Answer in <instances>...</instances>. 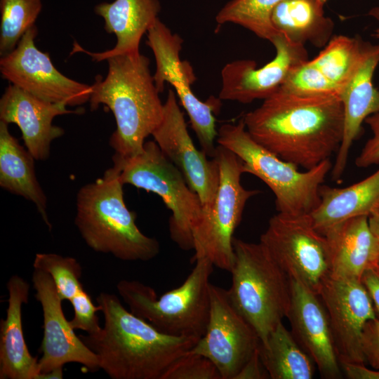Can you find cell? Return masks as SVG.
<instances>
[{"mask_svg": "<svg viewBox=\"0 0 379 379\" xmlns=\"http://www.w3.org/2000/svg\"><path fill=\"white\" fill-rule=\"evenodd\" d=\"M41 8V0L0 1L1 56L14 50L25 33L35 25Z\"/></svg>", "mask_w": 379, "mask_h": 379, "instance_id": "f546056e", "label": "cell"}, {"mask_svg": "<svg viewBox=\"0 0 379 379\" xmlns=\"http://www.w3.org/2000/svg\"><path fill=\"white\" fill-rule=\"evenodd\" d=\"M364 122L370 128L372 136L356 158L355 164L359 168L379 164V112L369 116Z\"/></svg>", "mask_w": 379, "mask_h": 379, "instance_id": "e575fe53", "label": "cell"}, {"mask_svg": "<svg viewBox=\"0 0 379 379\" xmlns=\"http://www.w3.org/2000/svg\"><path fill=\"white\" fill-rule=\"evenodd\" d=\"M279 88L300 95L339 96L338 88L310 60L293 68Z\"/></svg>", "mask_w": 379, "mask_h": 379, "instance_id": "1f68e13d", "label": "cell"}, {"mask_svg": "<svg viewBox=\"0 0 379 379\" xmlns=\"http://www.w3.org/2000/svg\"><path fill=\"white\" fill-rule=\"evenodd\" d=\"M37 27L29 28L11 53L1 56L0 72L10 84L34 96L67 106L90 100L91 86L68 78L58 70L49 54L35 45Z\"/></svg>", "mask_w": 379, "mask_h": 379, "instance_id": "7c38bea8", "label": "cell"}, {"mask_svg": "<svg viewBox=\"0 0 379 379\" xmlns=\"http://www.w3.org/2000/svg\"><path fill=\"white\" fill-rule=\"evenodd\" d=\"M64 103L41 100L10 84L0 99V119L15 124L22 132L27 149L36 160H46L51 144L64 134V130L53 124L54 118L65 114H81L84 109H67Z\"/></svg>", "mask_w": 379, "mask_h": 379, "instance_id": "ffe728a7", "label": "cell"}, {"mask_svg": "<svg viewBox=\"0 0 379 379\" xmlns=\"http://www.w3.org/2000/svg\"><path fill=\"white\" fill-rule=\"evenodd\" d=\"M233 247L235 259L228 295L262 343L287 316L290 279L260 242L234 237Z\"/></svg>", "mask_w": 379, "mask_h": 379, "instance_id": "8992f818", "label": "cell"}, {"mask_svg": "<svg viewBox=\"0 0 379 379\" xmlns=\"http://www.w3.org/2000/svg\"><path fill=\"white\" fill-rule=\"evenodd\" d=\"M194 262L185 281L160 297L153 288L136 280L119 281L118 293L132 313L160 332L199 339L208 321L213 265L206 258Z\"/></svg>", "mask_w": 379, "mask_h": 379, "instance_id": "52a82bcc", "label": "cell"}, {"mask_svg": "<svg viewBox=\"0 0 379 379\" xmlns=\"http://www.w3.org/2000/svg\"><path fill=\"white\" fill-rule=\"evenodd\" d=\"M373 36L379 39V27H378L374 32H373Z\"/></svg>", "mask_w": 379, "mask_h": 379, "instance_id": "b9f144b4", "label": "cell"}, {"mask_svg": "<svg viewBox=\"0 0 379 379\" xmlns=\"http://www.w3.org/2000/svg\"><path fill=\"white\" fill-rule=\"evenodd\" d=\"M123 185H131L159 196L171 210L169 232L182 250L193 249L192 232L200 221L203 206L180 170L164 154L155 141L145 142L139 154L113 157Z\"/></svg>", "mask_w": 379, "mask_h": 379, "instance_id": "ba28073f", "label": "cell"}, {"mask_svg": "<svg viewBox=\"0 0 379 379\" xmlns=\"http://www.w3.org/2000/svg\"><path fill=\"white\" fill-rule=\"evenodd\" d=\"M290 281L291 303L286 318L291 333L312 358L322 378H341L343 373L321 299L298 281Z\"/></svg>", "mask_w": 379, "mask_h": 379, "instance_id": "ac0fdd59", "label": "cell"}, {"mask_svg": "<svg viewBox=\"0 0 379 379\" xmlns=\"http://www.w3.org/2000/svg\"><path fill=\"white\" fill-rule=\"evenodd\" d=\"M368 15L379 21V6L371 8Z\"/></svg>", "mask_w": 379, "mask_h": 379, "instance_id": "60d3db41", "label": "cell"}, {"mask_svg": "<svg viewBox=\"0 0 379 379\" xmlns=\"http://www.w3.org/2000/svg\"><path fill=\"white\" fill-rule=\"evenodd\" d=\"M361 345L366 363L373 368L379 369V320L376 318L366 322Z\"/></svg>", "mask_w": 379, "mask_h": 379, "instance_id": "d590c367", "label": "cell"}, {"mask_svg": "<svg viewBox=\"0 0 379 379\" xmlns=\"http://www.w3.org/2000/svg\"><path fill=\"white\" fill-rule=\"evenodd\" d=\"M242 119L255 141L305 170L330 159L342 141L338 95H300L279 88Z\"/></svg>", "mask_w": 379, "mask_h": 379, "instance_id": "6da1fadb", "label": "cell"}, {"mask_svg": "<svg viewBox=\"0 0 379 379\" xmlns=\"http://www.w3.org/2000/svg\"><path fill=\"white\" fill-rule=\"evenodd\" d=\"M320 201L310 213L321 233L350 218L368 215L379 203V168L361 181L346 187L321 185Z\"/></svg>", "mask_w": 379, "mask_h": 379, "instance_id": "cb8c5ba5", "label": "cell"}, {"mask_svg": "<svg viewBox=\"0 0 379 379\" xmlns=\"http://www.w3.org/2000/svg\"><path fill=\"white\" fill-rule=\"evenodd\" d=\"M210 310L204 335L190 350L210 359L222 379H235L260 340L232 304L227 290L210 283Z\"/></svg>", "mask_w": 379, "mask_h": 379, "instance_id": "4fadbf2b", "label": "cell"}, {"mask_svg": "<svg viewBox=\"0 0 379 379\" xmlns=\"http://www.w3.org/2000/svg\"><path fill=\"white\" fill-rule=\"evenodd\" d=\"M369 227L379 241V203L368 216Z\"/></svg>", "mask_w": 379, "mask_h": 379, "instance_id": "ab89813d", "label": "cell"}, {"mask_svg": "<svg viewBox=\"0 0 379 379\" xmlns=\"http://www.w3.org/2000/svg\"><path fill=\"white\" fill-rule=\"evenodd\" d=\"M260 243L290 279L319 295L331 275L329 247L310 214L278 212L268 222Z\"/></svg>", "mask_w": 379, "mask_h": 379, "instance_id": "30bf717a", "label": "cell"}, {"mask_svg": "<svg viewBox=\"0 0 379 379\" xmlns=\"http://www.w3.org/2000/svg\"><path fill=\"white\" fill-rule=\"evenodd\" d=\"M331 275L360 279L368 268L378 265L379 241L372 232L368 215L350 218L327 229Z\"/></svg>", "mask_w": 379, "mask_h": 379, "instance_id": "603a6c76", "label": "cell"}, {"mask_svg": "<svg viewBox=\"0 0 379 379\" xmlns=\"http://www.w3.org/2000/svg\"><path fill=\"white\" fill-rule=\"evenodd\" d=\"M379 64V43L364 42L361 54L339 98L343 108V132L331 173L333 180L341 179L350 148L359 135L361 125L369 116L379 112V91L373 84Z\"/></svg>", "mask_w": 379, "mask_h": 379, "instance_id": "d6986e66", "label": "cell"}, {"mask_svg": "<svg viewBox=\"0 0 379 379\" xmlns=\"http://www.w3.org/2000/svg\"><path fill=\"white\" fill-rule=\"evenodd\" d=\"M322 4H325L328 0H319Z\"/></svg>", "mask_w": 379, "mask_h": 379, "instance_id": "7bdbcfd3", "label": "cell"}, {"mask_svg": "<svg viewBox=\"0 0 379 379\" xmlns=\"http://www.w3.org/2000/svg\"><path fill=\"white\" fill-rule=\"evenodd\" d=\"M123 183L114 168L84 185L77 195L75 225L86 244L124 261H148L160 251L158 241L144 234L136 215L126 207Z\"/></svg>", "mask_w": 379, "mask_h": 379, "instance_id": "277c9868", "label": "cell"}, {"mask_svg": "<svg viewBox=\"0 0 379 379\" xmlns=\"http://www.w3.org/2000/svg\"><path fill=\"white\" fill-rule=\"evenodd\" d=\"M146 44L156 61L153 78L157 88L162 93L166 82L172 86L189 116L202 150L208 157L214 158L218 136L214 114L220 110L221 100L211 97L202 101L194 95L191 88L196 80L193 69L188 62L180 59L183 40L159 18L147 31Z\"/></svg>", "mask_w": 379, "mask_h": 379, "instance_id": "8fae6325", "label": "cell"}, {"mask_svg": "<svg viewBox=\"0 0 379 379\" xmlns=\"http://www.w3.org/2000/svg\"><path fill=\"white\" fill-rule=\"evenodd\" d=\"M282 0H231L217 13L219 25L233 23L258 37L271 41L278 34L271 22L275 6Z\"/></svg>", "mask_w": 379, "mask_h": 379, "instance_id": "f1b7e54d", "label": "cell"}, {"mask_svg": "<svg viewBox=\"0 0 379 379\" xmlns=\"http://www.w3.org/2000/svg\"><path fill=\"white\" fill-rule=\"evenodd\" d=\"M70 302L73 307L74 317L69 323L74 330L80 329L87 334H95L101 330L96 314L98 311H100V307L93 304L91 296L84 289L74 295Z\"/></svg>", "mask_w": 379, "mask_h": 379, "instance_id": "836d02e7", "label": "cell"}, {"mask_svg": "<svg viewBox=\"0 0 379 379\" xmlns=\"http://www.w3.org/2000/svg\"><path fill=\"white\" fill-rule=\"evenodd\" d=\"M275 57L262 67L248 59L227 63L221 70V100L247 104L265 100L279 89L295 66L308 60L305 45L288 40L278 33L270 41Z\"/></svg>", "mask_w": 379, "mask_h": 379, "instance_id": "e0dca14e", "label": "cell"}, {"mask_svg": "<svg viewBox=\"0 0 379 379\" xmlns=\"http://www.w3.org/2000/svg\"><path fill=\"white\" fill-rule=\"evenodd\" d=\"M105 319L95 334L79 335L112 379H161L166 368L198 341L160 332L127 310L114 294L96 298Z\"/></svg>", "mask_w": 379, "mask_h": 379, "instance_id": "7a4b0ae2", "label": "cell"}, {"mask_svg": "<svg viewBox=\"0 0 379 379\" xmlns=\"http://www.w3.org/2000/svg\"><path fill=\"white\" fill-rule=\"evenodd\" d=\"M270 378L259 355V350L253 354L242 367L235 379H265Z\"/></svg>", "mask_w": 379, "mask_h": 379, "instance_id": "74e56055", "label": "cell"}, {"mask_svg": "<svg viewBox=\"0 0 379 379\" xmlns=\"http://www.w3.org/2000/svg\"><path fill=\"white\" fill-rule=\"evenodd\" d=\"M361 281L371 298L375 317L379 320V267L376 265L367 269L362 274Z\"/></svg>", "mask_w": 379, "mask_h": 379, "instance_id": "8d00e7d4", "label": "cell"}, {"mask_svg": "<svg viewBox=\"0 0 379 379\" xmlns=\"http://www.w3.org/2000/svg\"><path fill=\"white\" fill-rule=\"evenodd\" d=\"M378 266L379 267V261H378Z\"/></svg>", "mask_w": 379, "mask_h": 379, "instance_id": "ee69618b", "label": "cell"}, {"mask_svg": "<svg viewBox=\"0 0 379 379\" xmlns=\"http://www.w3.org/2000/svg\"><path fill=\"white\" fill-rule=\"evenodd\" d=\"M323 7L319 0H282L272 11L271 22L291 41L322 48L332 38L334 27Z\"/></svg>", "mask_w": 379, "mask_h": 379, "instance_id": "484cf974", "label": "cell"}, {"mask_svg": "<svg viewBox=\"0 0 379 379\" xmlns=\"http://www.w3.org/2000/svg\"><path fill=\"white\" fill-rule=\"evenodd\" d=\"M160 11L158 0H115L99 4L95 11L103 18L106 32L116 36L115 46L103 52L92 53L74 43L73 51L85 53L98 62L117 55L138 54L141 38L158 19Z\"/></svg>", "mask_w": 379, "mask_h": 379, "instance_id": "44dd1931", "label": "cell"}, {"mask_svg": "<svg viewBox=\"0 0 379 379\" xmlns=\"http://www.w3.org/2000/svg\"><path fill=\"white\" fill-rule=\"evenodd\" d=\"M35 298L41 304L44 335L39 359V379L44 374L62 368L67 363L81 364L88 371L100 369L96 354L77 335L62 310V299L49 274L38 269L32 273Z\"/></svg>", "mask_w": 379, "mask_h": 379, "instance_id": "9a60e30c", "label": "cell"}, {"mask_svg": "<svg viewBox=\"0 0 379 379\" xmlns=\"http://www.w3.org/2000/svg\"><path fill=\"white\" fill-rule=\"evenodd\" d=\"M260 360L271 379H312L315 364L291 332L279 323L260 343Z\"/></svg>", "mask_w": 379, "mask_h": 379, "instance_id": "4316f807", "label": "cell"}, {"mask_svg": "<svg viewBox=\"0 0 379 379\" xmlns=\"http://www.w3.org/2000/svg\"><path fill=\"white\" fill-rule=\"evenodd\" d=\"M152 135L159 148L182 173L187 183L199 197L203 211L214 202L220 180L216 160L208 159L197 149L187 131L175 91L168 90L161 121Z\"/></svg>", "mask_w": 379, "mask_h": 379, "instance_id": "5bb4252c", "label": "cell"}, {"mask_svg": "<svg viewBox=\"0 0 379 379\" xmlns=\"http://www.w3.org/2000/svg\"><path fill=\"white\" fill-rule=\"evenodd\" d=\"M340 366L349 379H379V369H370L365 364L340 362Z\"/></svg>", "mask_w": 379, "mask_h": 379, "instance_id": "f35d334b", "label": "cell"}, {"mask_svg": "<svg viewBox=\"0 0 379 379\" xmlns=\"http://www.w3.org/2000/svg\"><path fill=\"white\" fill-rule=\"evenodd\" d=\"M319 295L327 312L340 363L365 364L363 331L366 322L376 317L361 280L331 275Z\"/></svg>", "mask_w": 379, "mask_h": 379, "instance_id": "2e32d148", "label": "cell"}, {"mask_svg": "<svg viewBox=\"0 0 379 379\" xmlns=\"http://www.w3.org/2000/svg\"><path fill=\"white\" fill-rule=\"evenodd\" d=\"M6 287V317L0 321V378L39 379V360L28 350L22 323V306L28 302L30 286L14 274Z\"/></svg>", "mask_w": 379, "mask_h": 379, "instance_id": "7402d4cb", "label": "cell"}, {"mask_svg": "<svg viewBox=\"0 0 379 379\" xmlns=\"http://www.w3.org/2000/svg\"><path fill=\"white\" fill-rule=\"evenodd\" d=\"M161 379H222V376L210 359L189 350L169 365Z\"/></svg>", "mask_w": 379, "mask_h": 379, "instance_id": "d6a6232c", "label": "cell"}, {"mask_svg": "<svg viewBox=\"0 0 379 379\" xmlns=\"http://www.w3.org/2000/svg\"><path fill=\"white\" fill-rule=\"evenodd\" d=\"M33 267L51 275L62 301H70L79 291L84 290L80 281L82 267L74 258L55 253H36Z\"/></svg>", "mask_w": 379, "mask_h": 379, "instance_id": "4dcf8cb0", "label": "cell"}, {"mask_svg": "<svg viewBox=\"0 0 379 379\" xmlns=\"http://www.w3.org/2000/svg\"><path fill=\"white\" fill-rule=\"evenodd\" d=\"M0 121V185L2 188L32 201L51 230L46 213V197L35 175L34 159Z\"/></svg>", "mask_w": 379, "mask_h": 379, "instance_id": "d4e9b609", "label": "cell"}, {"mask_svg": "<svg viewBox=\"0 0 379 379\" xmlns=\"http://www.w3.org/2000/svg\"><path fill=\"white\" fill-rule=\"evenodd\" d=\"M108 72L97 76L91 86V109L100 104L109 107L117 128L109 138L115 154L132 157L142 152L145 140L163 118L164 103L144 55L121 54L106 59Z\"/></svg>", "mask_w": 379, "mask_h": 379, "instance_id": "3957f363", "label": "cell"}, {"mask_svg": "<svg viewBox=\"0 0 379 379\" xmlns=\"http://www.w3.org/2000/svg\"><path fill=\"white\" fill-rule=\"evenodd\" d=\"M218 145L233 152L241 161L244 173L252 174L272 190L278 212L310 214L320 201V188L331 171L330 159L305 171L280 159L250 135L243 119L224 124L218 130Z\"/></svg>", "mask_w": 379, "mask_h": 379, "instance_id": "5b68a950", "label": "cell"}, {"mask_svg": "<svg viewBox=\"0 0 379 379\" xmlns=\"http://www.w3.org/2000/svg\"><path fill=\"white\" fill-rule=\"evenodd\" d=\"M364 41L360 37L332 36L310 62L339 90L345 86L360 58Z\"/></svg>", "mask_w": 379, "mask_h": 379, "instance_id": "83f0119b", "label": "cell"}, {"mask_svg": "<svg viewBox=\"0 0 379 379\" xmlns=\"http://www.w3.org/2000/svg\"><path fill=\"white\" fill-rule=\"evenodd\" d=\"M214 159L219 167V186L213 204L203 211L200 221L193 230L192 260L206 258L213 266L230 272L235 259L234 230L241 222L247 201L260 192L242 186V164L230 150L218 145Z\"/></svg>", "mask_w": 379, "mask_h": 379, "instance_id": "9c48e42d", "label": "cell"}]
</instances>
